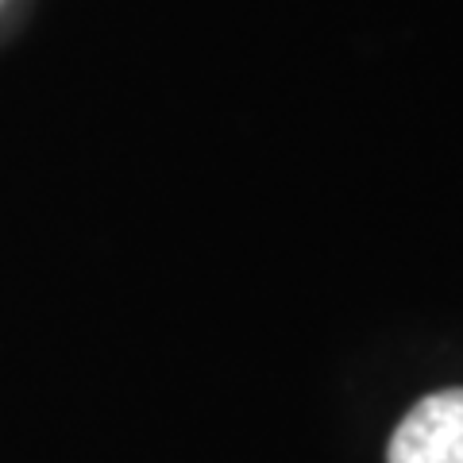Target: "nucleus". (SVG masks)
Masks as SVG:
<instances>
[{
    "instance_id": "obj_1",
    "label": "nucleus",
    "mask_w": 463,
    "mask_h": 463,
    "mask_svg": "<svg viewBox=\"0 0 463 463\" xmlns=\"http://www.w3.org/2000/svg\"><path fill=\"white\" fill-rule=\"evenodd\" d=\"M386 463H463V386L417 402L390 437Z\"/></svg>"
}]
</instances>
